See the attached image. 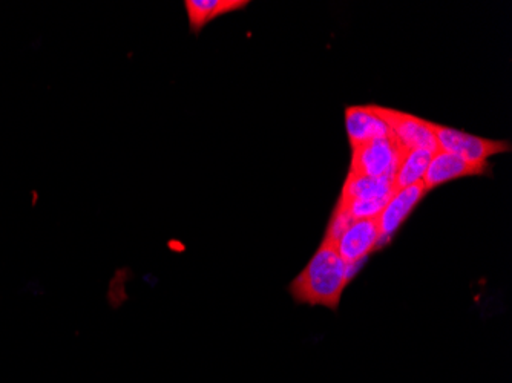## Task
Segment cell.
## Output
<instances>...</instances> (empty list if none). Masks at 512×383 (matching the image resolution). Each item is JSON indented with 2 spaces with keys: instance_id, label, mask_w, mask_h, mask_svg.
<instances>
[{
  "instance_id": "1",
  "label": "cell",
  "mask_w": 512,
  "mask_h": 383,
  "mask_svg": "<svg viewBox=\"0 0 512 383\" xmlns=\"http://www.w3.org/2000/svg\"><path fill=\"white\" fill-rule=\"evenodd\" d=\"M353 273L355 266L344 262L336 244L322 241L306 269L290 284V293L302 304L324 305L336 310Z\"/></svg>"
},
{
  "instance_id": "2",
  "label": "cell",
  "mask_w": 512,
  "mask_h": 383,
  "mask_svg": "<svg viewBox=\"0 0 512 383\" xmlns=\"http://www.w3.org/2000/svg\"><path fill=\"white\" fill-rule=\"evenodd\" d=\"M407 149L396 137L376 138L352 149L350 174L362 177H396Z\"/></svg>"
},
{
  "instance_id": "3",
  "label": "cell",
  "mask_w": 512,
  "mask_h": 383,
  "mask_svg": "<svg viewBox=\"0 0 512 383\" xmlns=\"http://www.w3.org/2000/svg\"><path fill=\"white\" fill-rule=\"evenodd\" d=\"M439 151L456 155L468 163H488L491 157L511 151V143L502 140L477 137L450 126L431 122Z\"/></svg>"
},
{
  "instance_id": "4",
  "label": "cell",
  "mask_w": 512,
  "mask_h": 383,
  "mask_svg": "<svg viewBox=\"0 0 512 383\" xmlns=\"http://www.w3.org/2000/svg\"><path fill=\"white\" fill-rule=\"evenodd\" d=\"M378 112L384 118V122L390 126L396 140L408 152L414 151V149L439 152L436 137H434L433 129H431V122H428L425 118L396 111V109L382 108V106H378Z\"/></svg>"
},
{
  "instance_id": "5",
  "label": "cell",
  "mask_w": 512,
  "mask_h": 383,
  "mask_svg": "<svg viewBox=\"0 0 512 383\" xmlns=\"http://www.w3.org/2000/svg\"><path fill=\"white\" fill-rule=\"evenodd\" d=\"M490 172V163H468L456 155L439 151L431 158L422 183L430 192L448 181L465 177H480V175H488Z\"/></svg>"
},
{
  "instance_id": "6",
  "label": "cell",
  "mask_w": 512,
  "mask_h": 383,
  "mask_svg": "<svg viewBox=\"0 0 512 383\" xmlns=\"http://www.w3.org/2000/svg\"><path fill=\"white\" fill-rule=\"evenodd\" d=\"M381 241L378 218H371V220L355 221L342 233L336 247H338L339 256L347 262L348 266H356L373 250L378 249Z\"/></svg>"
},
{
  "instance_id": "7",
  "label": "cell",
  "mask_w": 512,
  "mask_h": 383,
  "mask_svg": "<svg viewBox=\"0 0 512 383\" xmlns=\"http://www.w3.org/2000/svg\"><path fill=\"white\" fill-rule=\"evenodd\" d=\"M345 129L352 149L376 138L394 137L390 126L379 115L376 105L347 106Z\"/></svg>"
},
{
  "instance_id": "8",
  "label": "cell",
  "mask_w": 512,
  "mask_h": 383,
  "mask_svg": "<svg viewBox=\"0 0 512 383\" xmlns=\"http://www.w3.org/2000/svg\"><path fill=\"white\" fill-rule=\"evenodd\" d=\"M427 194L428 190L425 189L422 181L394 192L393 197L390 198L387 206L384 207L378 217L382 239L390 238L401 227V224L410 217L414 207L421 203L422 198Z\"/></svg>"
},
{
  "instance_id": "9",
  "label": "cell",
  "mask_w": 512,
  "mask_h": 383,
  "mask_svg": "<svg viewBox=\"0 0 512 383\" xmlns=\"http://www.w3.org/2000/svg\"><path fill=\"white\" fill-rule=\"evenodd\" d=\"M183 5L188 14L189 30L198 36L218 17L244 10L250 2L249 0H186Z\"/></svg>"
},
{
  "instance_id": "10",
  "label": "cell",
  "mask_w": 512,
  "mask_h": 383,
  "mask_svg": "<svg viewBox=\"0 0 512 383\" xmlns=\"http://www.w3.org/2000/svg\"><path fill=\"white\" fill-rule=\"evenodd\" d=\"M394 192L393 177H362L348 172L339 198L345 201H390Z\"/></svg>"
},
{
  "instance_id": "11",
  "label": "cell",
  "mask_w": 512,
  "mask_h": 383,
  "mask_svg": "<svg viewBox=\"0 0 512 383\" xmlns=\"http://www.w3.org/2000/svg\"><path fill=\"white\" fill-rule=\"evenodd\" d=\"M434 154L436 152L427 151V149H414V151L407 152L398 172H396V177H394L396 192L422 181Z\"/></svg>"
}]
</instances>
